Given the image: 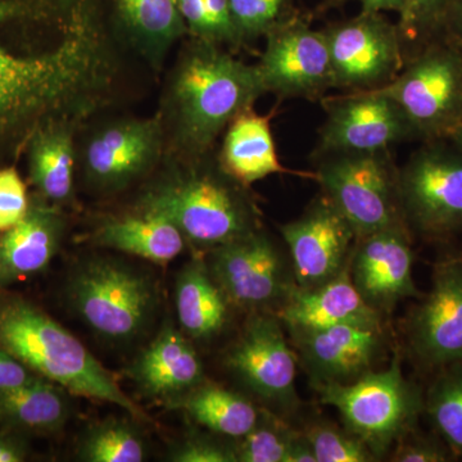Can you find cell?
Segmentation results:
<instances>
[{
    "instance_id": "6da1fadb",
    "label": "cell",
    "mask_w": 462,
    "mask_h": 462,
    "mask_svg": "<svg viewBox=\"0 0 462 462\" xmlns=\"http://www.w3.org/2000/svg\"><path fill=\"white\" fill-rule=\"evenodd\" d=\"M0 2V21L25 9ZM115 62L93 17L50 50L17 54L0 41V136L57 118L83 120L106 96Z\"/></svg>"
},
{
    "instance_id": "7a4b0ae2",
    "label": "cell",
    "mask_w": 462,
    "mask_h": 462,
    "mask_svg": "<svg viewBox=\"0 0 462 462\" xmlns=\"http://www.w3.org/2000/svg\"><path fill=\"white\" fill-rule=\"evenodd\" d=\"M266 93L257 66H247L197 38L179 57L163 94L169 154L205 157L225 127Z\"/></svg>"
},
{
    "instance_id": "3957f363",
    "label": "cell",
    "mask_w": 462,
    "mask_h": 462,
    "mask_svg": "<svg viewBox=\"0 0 462 462\" xmlns=\"http://www.w3.org/2000/svg\"><path fill=\"white\" fill-rule=\"evenodd\" d=\"M166 169L136 200V211L162 216L187 242L212 249L257 230V211L245 188L200 158L167 154Z\"/></svg>"
},
{
    "instance_id": "277c9868",
    "label": "cell",
    "mask_w": 462,
    "mask_h": 462,
    "mask_svg": "<svg viewBox=\"0 0 462 462\" xmlns=\"http://www.w3.org/2000/svg\"><path fill=\"white\" fill-rule=\"evenodd\" d=\"M0 349L71 394L116 404L134 418L145 419L74 334L23 298L0 297Z\"/></svg>"
},
{
    "instance_id": "5b68a950",
    "label": "cell",
    "mask_w": 462,
    "mask_h": 462,
    "mask_svg": "<svg viewBox=\"0 0 462 462\" xmlns=\"http://www.w3.org/2000/svg\"><path fill=\"white\" fill-rule=\"evenodd\" d=\"M66 297L74 314L112 345L141 338L156 318L160 296L149 273L123 261L93 257L75 267Z\"/></svg>"
},
{
    "instance_id": "8992f818",
    "label": "cell",
    "mask_w": 462,
    "mask_h": 462,
    "mask_svg": "<svg viewBox=\"0 0 462 462\" xmlns=\"http://www.w3.org/2000/svg\"><path fill=\"white\" fill-rule=\"evenodd\" d=\"M321 402L338 410L346 430L360 438L375 457L415 428L424 413V396L404 378L400 360L382 372H370L348 384L322 385Z\"/></svg>"
},
{
    "instance_id": "52a82bcc",
    "label": "cell",
    "mask_w": 462,
    "mask_h": 462,
    "mask_svg": "<svg viewBox=\"0 0 462 462\" xmlns=\"http://www.w3.org/2000/svg\"><path fill=\"white\" fill-rule=\"evenodd\" d=\"M165 152L160 116L109 121L85 139L80 157L85 181L97 193H118L153 171Z\"/></svg>"
},
{
    "instance_id": "ba28073f",
    "label": "cell",
    "mask_w": 462,
    "mask_h": 462,
    "mask_svg": "<svg viewBox=\"0 0 462 462\" xmlns=\"http://www.w3.org/2000/svg\"><path fill=\"white\" fill-rule=\"evenodd\" d=\"M206 263L231 307L245 311L281 309L297 285L281 251L258 229L209 249Z\"/></svg>"
},
{
    "instance_id": "9c48e42d",
    "label": "cell",
    "mask_w": 462,
    "mask_h": 462,
    "mask_svg": "<svg viewBox=\"0 0 462 462\" xmlns=\"http://www.w3.org/2000/svg\"><path fill=\"white\" fill-rule=\"evenodd\" d=\"M318 179L357 238L403 225L398 185L380 153L339 154L320 167Z\"/></svg>"
},
{
    "instance_id": "30bf717a",
    "label": "cell",
    "mask_w": 462,
    "mask_h": 462,
    "mask_svg": "<svg viewBox=\"0 0 462 462\" xmlns=\"http://www.w3.org/2000/svg\"><path fill=\"white\" fill-rule=\"evenodd\" d=\"M374 90L397 103L415 132L452 135L462 123V53L433 48L392 83Z\"/></svg>"
},
{
    "instance_id": "8fae6325",
    "label": "cell",
    "mask_w": 462,
    "mask_h": 462,
    "mask_svg": "<svg viewBox=\"0 0 462 462\" xmlns=\"http://www.w3.org/2000/svg\"><path fill=\"white\" fill-rule=\"evenodd\" d=\"M401 208L419 230L442 236L462 230V153L419 152L397 181Z\"/></svg>"
},
{
    "instance_id": "7c38bea8",
    "label": "cell",
    "mask_w": 462,
    "mask_h": 462,
    "mask_svg": "<svg viewBox=\"0 0 462 462\" xmlns=\"http://www.w3.org/2000/svg\"><path fill=\"white\" fill-rule=\"evenodd\" d=\"M407 343L425 367L462 363V256L434 263L431 287L406 322Z\"/></svg>"
},
{
    "instance_id": "4fadbf2b",
    "label": "cell",
    "mask_w": 462,
    "mask_h": 462,
    "mask_svg": "<svg viewBox=\"0 0 462 462\" xmlns=\"http://www.w3.org/2000/svg\"><path fill=\"white\" fill-rule=\"evenodd\" d=\"M225 364L245 388L266 402L284 409L296 404V356L275 316H252Z\"/></svg>"
},
{
    "instance_id": "5bb4252c",
    "label": "cell",
    "mask_w": 462,
    "mask_h": 462,
    "mask_svg": "<svg viewBox=\"0 0 462 462\" xmlns=\"http://www.w3.org/2000/svg\"><path fill=\"white\" fill-rule=\"evenodd\" d=\"M258 74L266 91L285 97H312L334 85L327 33L305 23H278L269 32Z\"/></svg>"
},
{
    "instance_id": "9a60e30c",
    "label": "cell",
    "mask_w": 462,
    "mask_h": 462,
    "mask_svg": "<svg viewBox=\"0 0 462 462\" xmlns=\"http://www.w3.org/2000/svg\"><path fill=\"white\" fill-rule=\"evenodd\" d=\"M282 234L291 252L294 281L303 289L324 284L348 269L357 240L351 225L328 199L282 226Z\"/></svg>"
},
{
    "instance_id": "2e32d148",
    "label": "cell",
    "mask_w": 462,
    "mask_h": 462,
    "mask_svg": "<svg viewBox=\"0 0 462 462\" xmlns=\"http://www.w3.org/2000/svg\"><path fill=\"white\" fill-rule=\"evenodd\" d=\"M349 273L358 293L380 314L407 298H420L413 281V252L404 225L360 236Z\"/></svg>"
},
{
    "instance_id": "e0dca14e",
    "label": "cell",
    "mask_w": 462,
    "mask_h": 462,
    "mask_svg": "<svg viewBox=\"0 0 462 462\" xmlns=\"http://www.w3.org/2000/svg\"><path fill=\"white\" fill-rule=\"evenodd\" d=\"M334 85L367 88L383 83L401 62L398 32L379 14H363L327 33Z\"/></svg>"
},
{
    "instance_id": "ac0fdd59",
    "label": "cell",
    "mask_w": 462,
    "mask_h": 462,
    "mask_svg": "<svg viewBox=\"0 0 462 462\" xmlns=\"http://www.w3.org/2000/svg\"><path fill=\"white\" fill-rule=\"evenodd\" d=\"M291 333L315 388L355 382L373 372L384 351L383 329L374 328L338 325Z\"/></svg>"
},
{
    "instance_id": "d6986e66",
    "label": "cell",
    "mask_w": 462,
    "mask_h": 462,
    "mask_svg": "<svg viewBox=\"0 0 462 462\" xmlns=\"http://www.w3.org/2000/svg\"><path fill=\"white\" fill-rule=\"evenodd\" d=\"M412 125L393 100L376 90H363L331 106L321 147L333 153H380L400 141Z\"/></svg>"
},
{
    "instance_id": "ffe728a7",
    "label": "cell",
    "mask_w": 462,
    "mask_h": 462,
    "mask_svg": "<svg viewBox=\"0 0 462 462\" xmlns=\"http://www.w3.org/2000/svg\"><path fill=\"white\" fill-rule=\"evenodd\" d=\"M289 330L352 327L383 329V315L358 293L349 267L331 281L315 288L294 287L278 311Z\"/></svg>"
},
{
    "instance_id": "44dd1931",
    "label": "cell",
    "mask_w": 462,
    "mask_h": 462,
    "mask_svg": "<svg viewBox=\"0 0 462 462\" xmlns=\"http://www.w3.org/2000/svg\"><path fill=\"white\" fill-rule=\"evenodd\" d=\"M141 393L175 402L202 384L203 366L187 336L167 324L129 370Z\"/></svg>"
},
{
    "instance_id": "7402d4cb",
    "label": "cell",
    "mask_w": 462,
    "mask_h": 462,
    "mask_svg": "<svg viewBox=\"0 0 462 462\" xmlns=\"http://www.w3.org/2000/svg\"><path fill=\"white\" fill-rule=\"evenodd\" d=\"M66 220L60 207L42 199L0 236V289L42 272L62 245Z\"/></svg>"
},
{
    "instance_id": "603a6c76",
    "label": "cell",
    "mask_w": 462,
    "mask_h": 462,
    "mask_svg": "<svg viewBox=\"0 0 462 462\" xmlns=\"http://www.w3.org/2000/svg\"><path fill=\"white\" fill-rule=\"evenodd\" d=\"M81 120L57 118L41 125L30 142V176L42 199L60 207L75 199L76 126Z\"/></svg>"
},
{
    "instance_id": "cb8c5ba5",
    "label": "cell",
    "mask_w": 462,
    "mask_h": 462,
    "mask_svg": "<svg viewBox=\"0 0 462 462\" xmlns=\"http://www.w3.org/2000/svg\"><path fill=\"white\" fill-rule=\"evenodd\" d=\"M220 167L245 188L273 173L289 172L276 153L269 117L251 107L231 121L220 152Z\"/></svg>"
},
{
    "instance_id": "d4e9b609",
    "label": "cell",
    "mask_w": 462,
    "mask_h": 462,
    "mask_svg": "<svg viewBox=\"0 0 462 462\" xmlns=\"http://www.w3.org/2000/svg\"><path fill=\"white\" fill-rule=\"evenodd\" d=\"M91 242L99 247L165 264L180 256L184 236L162 216L134 211L103 221L94 231Z\"/></svg>"
},
{
    "instance_id": "484cf974",
    "label": "cell",
    "mask_w": 462,
    "mask_h": 462,
    "mask_svg": "<svg viewBox=\"0 0 462 462\" xmlns=\"http://www.w3.org/2000/svg\"><path fill=\"white\" fill-rule=\"evenodd\" d=\"M114 7L125 38L154 69L188 32L176 0H114Z\"/></svg>"
},
{
    "instance_id": "4316f807",
    "label": "cell",
    "mask_w": 462,
    "mask_h": 462,
    "mask_svg": "<svg viewBox=\"0 0 462 462\" xmlns=\"http://www.w3.org/2000/svg\"><path fill=\"white\" fill-rule=\"evenodd\" d=\"M175 302L181 330L191 339L215 338L229 321V300L200 258L191 260L179 273Z\"/></svg>"
},
{
    "instance_id": "83f0119b",
    "label": "cell",
    "mask_w": 462,
    "mask_h": 462,
    "mask_svg": "<svg viewBox=\"0 0 462 462\" xmlns=\"http://www.w3.org/2000/svg\"><path fill=\"white\" fill-rule=\"evenodd\" d=\"M69 394L66 388L39 376L0 392V420L18 430L54 433L71 418Z\"/></svg>"
},
{
    "instance_id": "f1b7e54d",
    "label": "cell",
    "mask_w": 462,
    "mask_h": 462,
    "mask_svg": "<svg viewBox=\"0 0 462 462\" xmlns=\"http://www.w3.org/2000/svg\"><path fill=\"white\" fill-rule=\"evenodd\" d=\"M194 421L220 436L239 439L254 430L261 411L248 398L217 384L202 383L173 402Z\"/></svg>"
},
{
    "instance_id": "f546056e",
    "label": "cell",
    "mask_w": 462,
    "mask_h": 462,
    "mask_svg": "<svg viewBox=\"0 0 462 462\" xmlns=\"http://www.w3.org/2000/svg\"><path fill=\"white\" fill-rule=\"evenodd\" d=\"M424 413L456 458L462 460V363L438 369L424 397Z\"/></svg>"
},
{
    "instance_id": "4dcf8cb0",
    "label": "cell",
    "mask_w": 462,
    "mask_h": 462,
    "mask_svg": "<svg viewBox=\"0 0 462 462\" xmlns=\"http://www.w3.org/2000/svg\"><path fill=\"white\" fill-rule=\"evenodd\" d=\"M78 455L88 462H142L147 457V445L132 421L111 418L85 431Z\"/></svg>"
},
{
    "instance_id": "1f68e13d",
    "label": "cell",
    "mask_w": 462,
    "mask_h": 462,
    "mask_svg": "<svg viewBox=\"0 0 462 462\" xmlns=\"http://www.w3.org/2000/svg\"><path fill=\"white\" fill-rule=\"evenodd\" d=\"M281 419L267 411H261L260 419L247 436L239 438L234 446L236 462H287L289 451L296 438Z\"/></svg>"
},
{
    "instance_id": "d6a6232c",
    "label": "cell",
    "mask_w": 462,
    "mask_h": 462,
    "mask_svg": "<svg viewBox=\"0 0 462 462\" xmlns=\"http://www.w3.org/2000/svg\"><path fill=\"white\" fill-rule=\"evenodd\" d=\"M303 436L314 449L316 462L375 461V455L360 438L330 422H316Z\"/></svg>"
},
{
    "instance_id": "836d02e7",
    "label": "cell",
    "mask_w": 462,
    "mask_h": 462,
    "mask_svg": "<svg viewBox=\"0 0 462 462\" xmlns=\"http://www.w3.org/2000/svg\"><path fill=\"white\" fill-rule=\"evenodd\" d=\"M293 0H229L236 35H258L278 25Z\"/></svg>"
},
{
    "instance_id": "e575fe53",
    "label": "cell",
    "mask_w": 462,
    "mask_h": 462,
    "mask_svg": "<svg viewBox=\"0 0 462 462\" xmlns=\"http://www.w3.org/2000/svg\"><path fill=\"white\" fill-rule=\"evenodd\" d=\"M455 2L456 0H404L400 14L401 32L407 38L415 39L446 26L447 17Z\"/></svg>"
},
{
    "instance_id": "d590c367",
    "label": "cell",
    "mask_w": 462,
    "mask_h": 462,
    "mask_svg": "<svg viewBox=\"0 0 462 462\" xmlns=\"http://www.w3.org/2000/svg\"><path fill=\"white\" fill-rule=\"evenodd\" d=\"M456 456L436 431L433 436L413 430L396 443L392 461L396 462H449Z\"/></svg>"
},
{
    "instance_id": "8d00e7d4",
    "label": "cell",
    "mask_w": 462,
    "mask_h": 462,
    "mask_svg": "<svg viewBox=\"0 0 462 462\" xmlns=\"http://www.w3.org/2000/svg\"><path fill=\"white\" fill-rule=\"evenodd\" d=\"M30 203L25 182L16 170H0V233L16 226L27 212Z\"/></svg>"
},
{
    "instance_id": "74e56055",
    "label": "cell",
    "mask_w": 462,
    "mask_h": 462,
    "mask_svg": "<svg viewBox=\"0 0 462 462\" xmlns=\"http://www.w3.org/2000/svg\"><path fill=\"white\" fill-rule=\"evenodd\" d=\"M173 462H236L234 447L224 445L211 437L190 434L178 443L169 455Z\"/></svg>"
},
{
    "instance_id": "f35d334b",
    "label": "cell",
    "mask_w": 462,
    "mask_h": 462,
    "mask_svg": "<svg viewBox=\"0 0 462 462\" xmlns=\"http://www.w3.org/2000/svg\"><path fill=\"white\" fill-rule=\"evenodd\" d=\"M176 5L189 32L203 41L215 42L205 0H176Z\"/></svg>"
},
{
    "instance_id": "ab89813d",
    "label": "cell",
    "mask_w": 462,
    "mask_h": 462,
    "mask_svg": "<svg viewBox=\"0 0 462 462\" xmlns=\"http://www.w3.org/2000/svg\"><path fill=\"white\" fill-rule=\"evenodd\" d=\"M214 42L233 41L236 32L231 21L229 0H205Z\"/></svg>"
},
{
    "instance_id": "60d3db41",
    "label": "cell",
    "mask_w": 462,
    "mask_h": 462,
    "mask_svg": "<svg viewBox=\"0 0 462 462\" xmlns=\"http://www.w3.org/2000/svg\"><path fill=\"white\" fill-rule=\"evenodd\" d=\"M39 378L25 365L0 349V392L25 385Z\"/></svg>"
},
{
    "instance_id": "b9f144b4",
    "label": "cell",
    "mask_w": 462,
    "mask_h": 462,
    "mask_svg": "<svg viewBox=\"0 0 462 462\" xmlns=\"http://www.w3.org/2000/svg\"><path fill=\"white\" fill-rule=\"evenodd\" d=\"M287 462H316L314 449L303 433L296 438L287 457Z\"/></svg>"
},
{
    "instance_id": "7bdbcfd3",
    "label": "cell",
    "mask_w": 462,
    "mask_h": 462,
    "mask_svg": "<svg viewBox=\"0 0 462 462\" xmlns=\"http://www.w3.org/2000/svg\"><path fill=\"white\" fill-rule=\"evenodd\" d=\"M365 14H380L383 11H394L401 14L404 0H360Z\"/></svg>"
},
{
    "instance_id": "ee69618b",
    "label": "cell",
    "mask_w": 462,
    "mask_h": 462,
    "mask_svg": "<svg viewBox=\"0 0 462 462\" xmlns=\"http://www.w3.org/2000/svg\"><path fill=\"white\" fill-rule=\"evenodd\" d=\"M25 458L23 446L11 439L0 438V462H20Z\"/></svg>"
},
{
    "instance_id": "f6af8a7d",
    "label": "cell",
    "mask_w": 462,
    "mask_h": 462,
    "mask_svg": "<svg viewBox=\"0 0 462 462\" xmlns=\"http://www.w3.org/2000/svg\"><path fill=\"white\" fill-rule=\"evenodd\" d=\"M446 26L451 27L457 41L462 42V0H456L447 17Z\"/></svg>"
},
{
    "instance_id": "bcb514c9",
    "label": "cell",
    "mask_w": 462,
    "mask_h": 462,
    "mask_svg": "<svg viewBox=\"0 0 462 462\" xmlns=\"http://www.w3.org/2000/svg\"><path fill=\"white\" fill-rule=\"evenodd\" d=\"M452 138H454V141L456 143V145H457L458 151L462 153V123L458 125L457 127H456V130L454 133H452Z\"/></svg>"
}]
</instances>
